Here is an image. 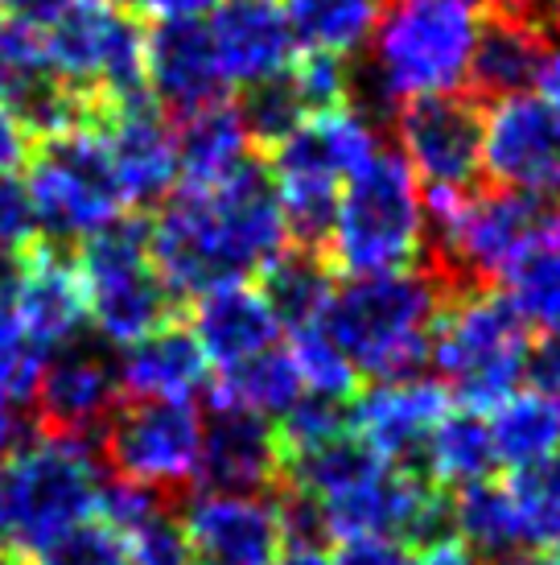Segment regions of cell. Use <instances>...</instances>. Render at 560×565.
<instances>
[{"label":"cell","instance_id":"obj_1","mask_svg":"<svg viewBox=\"0 0 560 565\" xmlns=\"http://www.w3.org/2000/svg\"><path fill=\"white\" fill-rule=\"evenodd\" d=\"M284 248L277 178L260 158H248L218 186L173 194L149 223V256L173 298H198L265 273Z\"/></svg>","mask_w":560,"mask_h":565},{"label":"cell","instance_id":"obj_2","mask_svg":"<svg viewBox=\"0 0 560 565\" xmlns=\"http://www.w3.org/2000/svg\"><path fill=\"white\" fill-rule=\"evenodd\" d=\"M445 298V285L424 265L351 277L343 289H334L317 327L363 376L412 380L429 363L433 322Z\"/></svg>","mask_w":560,"mask_h":565},{"label":"cell","instance_id":"obj_3","mask_svg":"<svg viewBox=\"0 0 560 565\" xmlns=\"http://www.w3.org/2000/svg\"><path fill=\"white\" fill-rule=\"evenodd\" d=\"M91 441L37 434L0 458V553L30 562L66 529L99 512Z\"/></svg>","mask_w":560,"mask_h":565},{"label":"cell","instance_id":"obj_4","mask_svg":"<svg viewBox=\"0 0 560 565\" xmlns=\"http://www.w3.org/2000/svg\"><path fill=\"white\" fill-rule=\"evenodd\" d=\"M424 260V203L417 173L396 149H375L367 166L346 178L326 244V265L351 277L405 273Z\"/></svg>","mask_w":560,"mask_h":565},{"label":"cell","instance_id":"obj_5","mask_svg":"<svg viewBox=\"0 0 560 565\" xmlns=\"http://www.w3.org/2000/svg\"><path fill=\"white\" fill-rule=\"evenodd\" d=\"M429 360L441 372V384L462 408L491 413L503 405L528 376L531 339L511 301L495 289L450 294L433 322Z\"/></svg>","mask_w":560,"mask_h":565},{"label":"cell","instance_id":"obj_6","mask_svg":"<svg viewBox=\"0 0 560 565\" xmlns=\"http://www.w3.org/2000/svg\"><path fill=\"white\" fill-rule=\"evenodd\" d=\"M371 79L391 108L424 95H450L466 83L478 4L474 0H391L379 13Z\"/></svg>","mask_w":560,"mask_h":565},{"label":"cell","instance_id":"obj_7","mask_svg":"<svg viewBox=\"0 0 560 565\" xmlns=\"http://www.w3.org/2000/svg\"><path fill=\"white\" fill-rule=\"evenodd\" d=\"M75 268L87 294V315L104 343L128 347L173 318V294L149 256V223L137 215H120L83 239Z\"/></svg>","mask_w":560,"mask_h":565},{"label":"cell","instance_id":"obj_8","mask_svg":"<svg viewBox=\"0 0 560 565\" xmlns=\"http://www.w3.org/2000/svg\"><path fill=\"white\" fill-rule=\"evenodd\" d=\"M30 199L46 244L87 239L125 215V194L111 170L108 141L95 128H63L37 137L30 161Z\"/></svg>","mask_w":560,"mask_h":565},{"label":"cell","instance_id":"obj_9","mask_svg":"<svg viewBox=\"0 0 560 565\" xmlns=\"http://www.w3.org/2000/svg\"><path fill=\"white\" fill-rule=\"evenodd\" d=\"M54 79L71 92H104L108 99L153 95L144 83V33L132 13L99 0H71L50 25H42Z\"/></svg>","mask_w":560,"mask_h":565},{"label":"cell","instance_id":"obj_10","mask_svg":"<svg viewBox=\"0 0 560 565\" xmlns=\"http://www.w3.org/2000/svg\"><path fill=\"white\" fill-rule=\"evenodd\" d=\"M99 450L120 479L177 500L198 471L203 413L194 401H120L99 429Z\"/></svg>","mask_w":560,"mask_h":565},{"label":"cell","instance_id":"obj_11","mask_svg":"<svg viewBox=\"0 0 560 565\" xmlns=\"http://www.w3.org/2000/svg\"><path fill=\"white\" fill-rule=\"evenodd\" d=\"M483 104L474 95H424L396 108L391 125L400 153L412 173L424 178V190L466 194L483 173Z\"/></svg>","mask_w":560,"mask_h":565},{"label":"cell","instance_id":"obj_12","mask_svg":"<svg viewBox=\"0 0 560 565\" xmlns=\"http://www.w3.org/2000/svg\"><path fill=\"white\" fill-rule=\"evenodd\" d=\"M483 170L498 190L560 199V116L540 95H507L483 116Z\"/></svg>","mask_w":560,"mask_h":565},{"label":"cell","instance_id":"obj_13","mask_svg":"<svg viewBox=\"0 0 560 565\" xmlns=\"http://www.w3.org/2000/svg\"><path fill=\"white\" fill-rule=\"evenodd\" d=\"M120 372L111 343L99 339H71L54 351L37 380V434L91 441L120 405Z\"/></svg>","mask_w":560,"mask_h":565},{"label":"cell","instance_id":"obj_14","mask_svg":"<svg viewBox=\"0 0 560 565\" xmlns=\"http://www.w3.org/2000/svg\"><path fill=\"white\" fill-rule=\"evenodd\" d=\"M95 132L108 141L111 170L120 182L128 206L165 203L173 178H177V141L157 108L153 95H132V99H108L104 120Z\"/></svg>","mask_w":560,"mask_h":565},{"label":"cell","instance_id":"obj_15","mask_svg":"<svg viewBox=\"0 0 560 565\" xmlns=\"http://www.w3.org/2000/svg\"><path fill=\"white\" fill-rule=\"evenodd\" d=\"M190 565H272L284 550V524L272 495L203 491L186 508Z\"/></svg>","mask_w":560,"mask_h":565},{"label":"cell","instance_id":"obj_16","mask_svg":"<svg viewBox=\"0 0 560 565\" xmlns=\"http://www.w3.org/2000/svg\"><path fill=\"white\" fill-rule=\"evenodd\" d=\"M450 388L441 380H379L351 401V434L396 467H412L424 441L450 413Z\"/></svg>","mask_w":560,"mask_h":565},{"label":"cell","instance_id":"obj_17","mask_svg":"<svg viewBox=\"0 0 560 565\" xmlns=\"http://www.w3.org/2000/svg\"><path fill=\"white\" fill-rule=\"evenodd\" d=\"M284 462L272 425L248 408L211 405L203 425V450L194 483L203 491H227V495H272L280 487Z\"/></svg>","mask_w":560,"mask_h":565},{"label":"cell","instance_id":"obj_18","mask_svg":"<svg viewBox=\"0 0 560 565\" xmlns=\"http://www.w3.org/2000/svg\"><path fill=\"white\" fill-rule=\"evenodd\" d=\"M552 38L557 30L545 17L511 9V4H483L466 71L470 95L483 104V99H507V95L528 92L540 75Z\"/></svg>","mask_w":560,"mask_h":565},{"label":"cell","instance_id":"obj_19","mask_svg":"<svg viewBox=\"0 0 560 565\" xmlns=\"http://www.w3.org/2000/svg\"><path fill=\"white\" fill-rule=\"evenodd\" d=\"M206 33L223 79L239 87L280 75L297 58L293 21L280 0H218Z\"/></svg>","mask_w":560,"mask_h":565},{"label":"cell","instance_id":"obj_20","mask_svg":"<svg viewBox=\"0 0 560 565\" xmlns=\"http://www.w3.org/2000/svg\"><path fill=\"white\" fill-rule=\"evenodd\" d=\"M13 315L33 343L50 351L78 339V327L87 318V294H83V277H78L75 260L66 248H54L46 239H37L17 268L13 281Z\"/></svg>","mask_w":560,"mask_h":565},{"label":"cell","instance_id":"obj_21","mask_svg":"<svg viewBox=\"0 0 560 565\" xmlns=\"http://www.w3.org/2000/svg\"><path fill=\"white\" fill-rule=\"evenodd\" d=\"M144 83L157 95V104L173 116L227 99V79L218 71L203 21H157V30L144 38Z\"/></svg>","mask_w":560,"mask_h":565},{"label":"cell","instance_id":"obj_22","mask_svg":"<svg viewBox=\"0 0 560 565\" xmlns=\"http://www.w3.org/2000/svg\"><path fill=\"white\" fill-rule=\"evenodd\" d=\"M379 149L375 125L351 108L313 111L268 153L272 178H322L343 182L358 166H367Z\"/></svg>","mask_w":560,"mask_h":565},{"label":"cell","instance_id":"obj_23","mask_svg":"<svg viewBox=\"0 0 560 565\" xmlns=\"http://www.w3.org/2000/svg\"><path fill=\"white\" fill-rule=\"evenodd\" d=\"M190 334L198 339L206 363L231 367L265 347H277L280 322L265 301L260 285L227 281L194 298L190 306Z\"/></svg>","mask_w":560,"mask_h":565},{"label":"cell","instance_id":"obj_24","mask_svg":"<svg viewBox=\"0 0 560 565\" xmlns=\"http://www.w3.org/2000/svg\"><path fill=\"white\" fill-rule=\"evenodd\" d=\"M125 401H190L206 380V355L186 322L170 318L165 327L128 343L116 355Z\"/></svg>","mask_w":560,"mask_h":565},{"label":"cell","instance_id":"obj_25","mask_svg":"<svg viewBox=\"0 0 560 565\" xmlns=\"http://www.w3.org/2000/svg\"><path fill=\"white\" fill-rule=\"evenodd\" d=\"M177 173H182V190H206L218 186L223 178H231L251 153V141L244 132L239 108L231 99H215L206 108H194L177 116Z\"/></svg>","mask_w":560,"mask_h":565},{"label":"cell","instance_id":"obj_26","mask_svg":"<svg viewBox=\"0 0 560 565\" xmlns=\"http://www.w3.org/2000/svg\"><path fill=\"white\" fill-rule=\"evenodd\" d=\"M260 294L272 306L277 322L289 334L305 327H317L334 298V268L326 256L301 248H284L272 265L260 273Z\"/></svg>","mask_w":560,"mask_h":565},{"label":"cell","instance_id":"obj_27","mask_svg":"<svg viewBox=\"0 0 560 565\" xmlns=\"http://www.w3.org/2000/svg\"><path fill=\"white\" fill-rule=\"evenodd\" d=\"M491 446L503 467H536L560 455V405L545 393H511L503 405L491 408Z\"/></svg>","mask_w":560,"mask_h":565},{"label":"cell","instance_id":"obj_28","mask_svg":"<svg viewBox=\"0 0 560 565\" xmlns=\"http://www.w3.org/2000/svg\"><path fill=\"white\" fill-rule=\"evenodd\" d=\"M301 372H297L293 355L284 347H265L248 360L218 367L215 384H211V405L248 408V413H284L301 396Z\"/></svg>","mask_w":560,"mask_h":565},{"label":"cell","instance_id":"obj_29","mask_svg":"<svg viewBox=\"0 0 560 565\" xmlns=\"http://www.w3.org/2000/svg\"><path fill=\"white\" fill-rule=\"evenodd\" d=\"M424 475L433 479L441 491L453 487L462 491L470 483H483L495 462V446H491V429H486V417L474 413V408H457V413H445L437 429L424 441Z\"/></svg>","mask_w":560,"mask_h":565},{"label":"cell","instance_id":"obj_30","mask_svg":"<svg viewBox=\"0 0 560 565\" xmlns=\"http://www.w3.org/2000/svg\"><path fill=\"white\" fill-rule=\"evenodd\" d=\"M453 536L466 545L478 562H507L519 550V529H515V512L507 500V487L470 483L450 500Z\"/></svg>","mask_w":560,"mask_h":565},{"label":"cell","instance_id":"obj_31","mask_svg":"<svg viewBox=\"0 0 560 565\" xmlns=\"http://www.w3.org/2000/svg\"><path fill=\"white\" fill-rule=\"evenodd\" d=\"M284 13L293 21L297 42L346 58L371 42L384 0H289Z\"/></svg>","mask_w":560,"mask_h":565},{"label":"cell","instance_id":"obj_32","mask_svg":"<svg viewBox=\"0 0 560 565\" xmlns=\"http://www.w3.org/2000/svg\"><path fill=\"white\" fill-rule=\"evenodd\" d=\"M507 500L515 512L519 545L531 550H557L560 545V455L536 467H519L507 479Z\"/></svg>","mask_w":560,"mask_h":565},{"label":"cell","instance_id":"obj_33","mask_svg":"<svg viewBox=\"0 0 560 565\" xmlns=\"http://www.w3.org/2000/svg\"><path fill=\"white\" fill-rule=\"evenodd\" d=\"M235 108H239L244 132H248V141L256 153H272V149L310 116V108H305V99H301L289 71L268 75V79H260V83H248L244 95L235 99Z\"/></svg>","mask_w":560,"mask_h":565},{"label":"cell","instance_id":"obj_34","mask_svg":"<svg viewBox=\"0 0 560 565\" xmlns=\"http://www.w3.org/2000/svg\"><path fill=\"white\" fill-rule=\"evenodd\" d=\"M351 401L322 393L297 396L293 405L280 413V422L272 425L280 446V462L305 455V450H317V446H326L334 438H346L351 434Z\"/></svg>","mask_w":560,"mask_h":565},{"label":"cell","instance_id":"obj_35","mask_svg":"<svg viewBox=\"0 0 560 565\" xmlns=\"http://www.w3.org/2000/svg\"><path fill=\"white\" fill-rule=\"evenodd\" d=\"M511 310L528 330H552L560 322V248H536L503 277Z\"/></svg>","mask_w":560,"mask_h":565},{"label":"cell","instance_id":"obj_36","mask_svg":"<svg viewBox=\"0 0 560 565\" xmlns=\"http://www.w3.org/2000/svg\"><path fill=\"white\" fill-rule=\"evenodd\" d=\"M42 367L46 351L25 334L21 318L13 315V301L0 298V396H9L13 405H33Z\"/></svg>","mask_w":560,"mask_h":565},{"label":"cell","instance_id":"obj_37","mask_svg":"<svg viewBox=\"0 0 560 565\" xmlns=\"http://www.w3.org/2000/svg\"><path fill=\"white\" fill-rule=\"evenodd\" d=\"M289 355H293L297 372H301V384L310 388V393H322V396H343L351 401L355 396V367L346 360L343 351L334 347L322 327H305V330H293V343H289Z\"/></svg>","mask_w":560,"mask_h":565},{"label":"cell","instance_id":"obj_38","mask_svg":"<svg viewBox=\"0 0 560 565\" xmlns=\"http://www.w3.org/2000/svg\"><path fill=\"white\" fill-rule=\"evenodd\" d=\"M30 565H128V545L108 520H83L30 557Z\"/></svg>","mask_w":560,"mask_h":565},{"label":"cell","instance_id":"obj_39","mask_svg":"<svg viewBox=\"0 0 560 565\" xmlns=\"http://www.w3.org/2000/svg\"><path fill=\"white\" fill-rule=\"evenodd\" d=\"M125 536L128 565H190V545L182 520L173 516V508H157L149 516L132 524Z\"/></svg>","mask_w":560,"mask_h":565},{"label":"cell","instance_id":"obj_40","mask_svg":"<svg viewBox=\"0 0 560 565\" xmlns=\"http://www.w3.org/2000/svg\"><path fill=\"white\" fill-rule=\"evenodd\" d=\"M37 239H42V223L33 211L30 186L17 173H4L0 178V248L25 256Z\"/></svg>","mask_w":560,"mask_h":565},{"label":"cell","instance_id":"obj_41","mask_svg":"<svg viewBox=\"0 0 560 565\" xmlns=\"http://www.w3.org/2000/svg\"><path fill=\"white\" fill-rule=\"evenodd\" d=\"M412 553L391 536H351L338 541V553L330 565H408Z\"/></svg>","mask_w":560,"mask_h":565},{"label":"cell","instance_id":"obj_42","mask_svg":"<svg viewBox=\"0 0 560 565\" xmlns=\"http://www.w3.org/2000/svg\"><path fill=\"white\" fill-rule=\"evenodd\" d=\"M33 149H37V132L17 111L0 108V178L17 173L21 166H30Z\"/></svg>","mask_w":560,"mask_h":565},{"label":"cell","instance_id":"obj_43","mask_svg":"<svg viewBox=\"0 0 560 565\" xmlns=\"http://www.w3.org/2000/svg\"><path fill=\"white\" fill-rule=\"evenodd\" d=\"M528 372L536 380V393H545L548 401L560 405V322L545 334V343L531 351Z\"/></svg>","mask_w":560,"mask_h":565},{"label":"cell","instance_id":"obj_44","mask_svg":"<svg viewBox=\"0 0 560 565\" xmlns=\"http://www.w3.org/2000/svg\"><path fill=\"white\" fill-rule=\"evenodd\" d=\"M66 4H71V0H0V13L42 30V25H50L54 17L63 13Z\"/></svg>","mask_w":560,"mask_h":565},{"label":"cell","instance_id":"obj_45","mask_svg":"<svg viewBox=\"0 0 560 565\" xmlns=\"http://www.w3.org/2000/svg\"><path fill=\"white\" fill-rule=\"evenodd\" d=\"M408 565H483V562H478L457 536H450V541H437L429 550H417Z\"/></svg>","mask_w":560,"mask_h":565},{"label":"cell","instance_id":"obj_46","mask_svg":"<svg viewBox=\"0 0 560 565\" xmlns=\"http://www.w3.org/2000/svg\"><path fill=\"white\" fill-rule=\"evenodd\" d=\"M157 21H198L203 13H211L218 0H140Z\"/></svg>","mask_w":560,"mask_h":565},{"label":"cell","instance_id":"obj_47","mask_svg":"<svg viewBox=\"0 0 560 565\" xmlns=\"http://www.w3.org/2000/svg\"><path fill=\"white\" fill-rule=\"evenodd\" d=\"M536 92L545 99L548 108L560 116V33L552 38V46H548L545 63H540V75H536Z\"/></svg>","mask_w":560,"mask_h":565},{"label":"cell","instance_id":"obj_48","mask_svg":"<svg viewBox=\"0 0 560 565\" xmlns=\"http://www.w3.org/2000/svg\"><path fill=\"white\" fill-rule=\"evenodd\" d=\"M272 565H330L322 545H284Z\"/></svg>","mask_w":560,"mask_h":565},{"label":"cell","instance_id":"obj_49","mask_svg":"<svg viewBox=\"0 0 560 565\" xmlns=\"http://www.w3.org/2000/svg\"><path fill=\"white\" fill-rule=\"evenodd\" d=\"M21 438V429H17V405L9 396H0V458L9 455Z\"/></svg>","mask_w":560,"mask_h":565},{"label":"cell","instance_id":"obj_50","mask_svg":"<svg viewBox=\"0 0 560 565\" xmlns=\"http://www.w3.org/2000/svg\"><path fill=\"white\" fill-rule=\"evenodd\" d=\"M17 268H21V256H13V252L0 248V298H9V294H13Z\"/></svg>","mask_w":560,"mask_h":565},{"label":"cell","instance_id":"obj_51","mask_svg":"<svg viewBox=\"0 0 560 565\" xmlns=\"http://www.w3.org/2000/svg\"><path fill=\"white\" fill-rule=\"evenodd\" d=\"M503 565H560V545L557 550H531L524 557H507Z\"/></svg>","mask_w":560,"mask_h":565},{"label":"cell","instance_id":"obj_52","mask_svg":"<svg viewBox=\"0 0 560 565\" xmlns=\"http://www.w3.org/2000/svg\"><path fill=\"white\" fill-rule=\"evenodd\" d=\"M486 4H511V9H528V13H536V17H545V9H548V0H486Z\"/></svg>","mask_w":560,"mask_h":565},{"label":"cell","instance_id":"obj_53","mask_svg":"<svg viewBox=\"0 0 560 565\" xmlns=\"http://www.w3.org/2000/svg\"><path fill=\"white\" fill-rule=\"evenodd\" d=\"M99 4H108V9H120V13H132L140 0H99Z\"/></svg>","mask_w":560,"mask_h":565},{"label":"cell","instance_id":"obj_54","mask_svg":"<svg viewBox=\"0 0 560 565\" xmlns=\"http://www.w3.org/2000/svg\"><path fill=\"white\" fill-rule=\"evenodd\" d=\"M0 565H30V562H21V557H13V553H0Z\"/></svg>","mask_w":560,"mask_h":565},{"label":"cell","instance_id":"obj_55","mask_svg":"<svg viewBox=\"0 0 560 565\" xmlns=\"http://www.w3.org/2000/svg\"><path fill=\"white\" fill-rule=\"evenodd\" d=\"M474 4H478V0H474Z\"/></svg>","mask_w":560,"mask_h":565}]
</instances>
